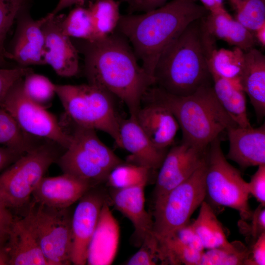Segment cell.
Wrapping results in <instances>:
<instances>
[{
    "mask_svg": "<svg viewBox=\"0 0 265 265\" xmlns=\"http://www.w3.org/2000/svg\"><path fill=\"white\" fill-rule=\"evenodd\" d=\"M78 46L84 56L88 83L119 98L130 115L135 117L144 93L155 82L139 64L128 39L116 30L102 39L81 40Z\"/></svg>",
    "mask_w": 265,
    "mask_h": 265,
    "instance_id": "cell-1",
    "label": "cell"
},
{
    "mask_svg": "<svg viewBox=\"0 0 265 265\" xmlns=\"http://www.w3.org/2000/svg\"><path fill=\"white\" fill-rule=\"evenodd\" d=\"M208 13L196 0H171L140 14L121 15L116 30L128 39L154 80L155 69L164 50L189 24Z\"/></svg>",
    "mask_w": 265,
    "mask_h": 265,
    "instance_id": "cell-2",
    "label": "cell"
},
{
    "mask_svg": "<svg viewBox=\"0 0 265 265\" xmlns=\"http://www.w3.org/2000/svg\"><path fill=\"white\" fill-rule=\"evenodd\" d=\"M216 47V39L205 29L202 18L192 22L160 55L154 71V85L180 96L212 85L208 60Z\"/></svg>",
    "mask_w": 265,
    "mask_h": 265,
    "instance_id": "cell-3",
    "label": "cell"
},
{
    "mask_svg": "<svg viewBox=\"0 0 265 265\" xmlns=\"http://www.w3.org/2000/svg\"><path fill=\"white\" fill-rule=\"evenodd\" d=\"M143 96L168 107L182 131V142L199 149L206 150L221 132L238 126L219 104L212 84L185 96L170 94L154 85Z\"/></svg>",
    "mask_w": 265,
    "mask_h": 265,
    "instance_id": "cell-4",
    "label": "cell"
},
{
    "mask_svg": "<svg viewBox=\"0 0 265 265\" xmlns=\"http://www.w3.org/2000/svg\"><path fill=\"white\" fill-rule=\"evenodd\" d=\"M55 91L68 117L75 125L102 131L119 146L121 118L116 111L112 94L88 83L55 84Z\"/></svg>",
    "mask_w": 265,
    "mask_h": 265,
    "instance_id": "cell-5",
    "label": "cell"
},
{
    "mask_svg": "<svg viewBox=\"0 0 265 265\" xmlns=\"http://www.w3.org/2000/svg\"><path fill=\"white\" fill-rule=\"evenodd\" d=\"M57 161L63 173L96 186L106 182L111 170L123 161L100 140L95 130L75 125L70 144Z\"/></svg>",
    "mask_w": 265,
    "mask_h": 265,
    "instance_id": "cell-6",
    "label": "cell"
},
{
    "mask_svg": "<svg viewBox=\"0 0 265 265\" xmlns=\"http://www.w3.org/2000/svg\"><path fill=\"white\" fill-rule=\"evenodd\" d=\"M206 197L213 205L228 207L238 212L240 219L251 216L247 182L240 171L232 166L224 156L219 136L209 145L206 159Z\"/></svg>",
    "mask_w": 265,
    "mask_h": 265,
    "instance_id": "cell-7",
    "label": "cell"
},
{
    "mask_svg": "<svg viewBox=\"0 0 265 265\" xmlns=\"http://www.w3.org/2000/svg\"><path fill=\"white\" fill-rule=\"evenodd\" d=\"M206 169L205 160L189 178L154 203L153 231L158 241L170 237L189 223L205 200Z\"/></svg>",
    "mask_w": 265,
    "mask_h": 265,
    "instance_id": "cell-8",
    "label": "cell"
},
{
    "mask_svg": "<svg viewBox=\"0 0 265 265\" xmlns=\"http://www.w3.org/2000/svg\"><path fill=\"white\" fill-rule=\"evenodd\" d=\"M59 157L52 145H36L0 174V193L10 208L18 209L27 203Z\"/></svg>",
    "mask_w": 265,
    "mask_h": 265,
    "instance_id": "cell-9",
    "label": "cell"
},
{
    "mask_svg": "<svg viewBox=\"0 0 265 265\" xmlns=\"http://www.w3.org/2000/svg\"><path fill=\"white\" fill-rule=\"evenodd\" d=\"M66 209L31 204L26 214L49 265L72 264V216Z\"/></svg>",
    "mask_w": 265,
    "mask_h": 265,
    "instance_id": "cell-10",
    "label": "cell"
},
{
    "mask_svg": "<svg viewBox=\"0 0 265 265\" xmlns=\"http://www.w3.org/2000/svg\"><path fill=\"white\" fill-rule=\"evenodd\" d=\"M23 79L11 87L0 107L11 115L27 134L44 138L67 149L71 141V133L67 132L46 108L26 96L23 89Z\"/></svg>",
    "mask_w": 265,
    "mask_h": 265,
    "instance_id": "cell-11",
    "label": "cell"
},
{
    "mask_svg": "<svg viewBox=\"0 0 265 265\" xmlns=\"http://www.w3.org/2000/svg\"><path fill=\"white\" fill-rule=\"evenodd\" d=\"M108 202L103 191L92 187L79 200L72 216V264H87L88 246L96 228L104 205Z\"/></svg>",
    "mask_w": 265,
    "mask_h": 265,
    "instance_id": "cell-12",
    "label": "cell"
},
{
    "mask_svg": "<svg viewBox=\"0 0 265 265\" xmlns=\"http://www.w3.org/2000/svg\"><path fill=\"white\" fill-rule=\"evenodd\" d=\"M207 150V148L201 150L182 142L166 153L156 180L154 203L189 178L205 162Z\"/></svg>",
    "mask_w": 265,
    "mask_h": 265,
    "instance_id": "cell-13",
    "label": "cell"
},
{
    "mask_svg": "<svg viewBox=\"0 0 265 265\" xmlns=\"http://www.w3.org/2000/svg\"><path fill=\"white\" fill-rule=\"evenodd\" d=\"M26 6V3L16 17V31L9 49H6V57L16 62L20 66L45 65L42 26L51 14L50 13L38 20H34Z\"/></svg>",
    "mask_w": 265,
    "mask_h": 265,
    "instance_id": "cell-14",
    "label": "cell"
},
{
    "mask_svg": "<svg viewBox=\"0 0 265 265\" xmlns=\"http://www.w3.org/2000/svg\"><path fill=\"white\" fill-rule=\"evenodd\" d=\"M51 16L42 26L44 36L43 58L55 72L63 77L76 76L79 72L78 50L61 27L64 14Z\"/></svg>",
    "mask_w": 265,
    "mask_h": 265,
    "instance_id": "cell-15",
    "label": "cell"
},
{
    "mask_svg": "<svg viewBox=\"0 0 265 265\" xmlns=\"http://www.w3.org/2000/svg\"><path fill=\"white\" fill-rule=\"evenodd\" d=\"M145 185L122 189L112 188L110 200L115 209L128 218L134 227L136 244L157 239L153 231V219L145 206Z\"/></svg>",
    "mask_w": 265,
    "mask_h": 265,
    "instance_id": "cell-16",
    "label": "cell"
},
{
    "mask_svg": "<svg viewBox=\"0 0 265 265\" xmlns=\"http://www.w3.org/2000/svg\"><path fill=\"white\" fill-rule=\"evenodd\" d=\"M136 120L153 144L160 149H167L174 142L180 129L175 116L162 103L143 96Z\"/></svg>",
    "mask_w": 265,
    "mask_h": 265,
    "instance_id": "cell-17",
    "label": "cell"
},
{
    "mask_svg": "<svg viewBox=\"0 0 265 265\" xmlns=\"http://www.w3.org/2000/svg\"><path fill=\"white\" fill-rule=\"evenodd\" d=\"M89 182L63 173L55 177H44L34 190V201L48 207L66 209L95 187Z\"/></svg>",
    "mask_w": 265,
    "mask_h": 265,
    "instance_id": "cell-18",
    "label": "cell"
},
{
    "mask_svg": "<svg viewBox=\"0 0 265 265\" xmlns=\"http://www.w3.org/2000/svg\"><path fill=\"white\" fill-rule=\"evenodd\" d=\"M119 147L130 153L127 162L145 167L150 171L159 169L166 149L156 147L138 124L135 117L121 118Z\"/></svg>",
    "mask_w": 265,
    "mask_h": 265,
    "instance_id": "cell-19",
    "label": "cell"
},
{
    "mask_svg": "<svg viewBox=\"0 0 265 265\" xmlns=\"http://www.w3.org/2000/svg\"><path fill=\"white\" fill-rule=\"evenodd\" d=\"M229 148L226 159L240 168L265 164V124L257 128L238 126L228 129Z\"/></svg>",
    "mask_w": 265,
    "mask_h": 265,
    "instance_id": "cell-20",
    "label": "cell"
},
{
    "mask_svg": "<svg viewBox=\"0 0 265 265\" xmlns=\"http://www.w3.org/2000/svg\"><path fill=\"white\" fill-rule=\"evenodd\" d=\"M120 229L112 213L109 202L103 206L96 228L90 242L87 264L108 265L113 262L119 244Z\"/></svg>",
    "mask_w": 265,
    "mask_h": 265,
    "instance_id": "cell-21",
    "label": "cell"
},
{
    "mask_svg": "<svg viewBox=\"0 0 265 265\" xmlns=\"http://www.w3.org/2000/svg\"><path fill=\"white\" fill-rule=\"evenodd\" d=\"M6 246L9 265H49L26 215L15 218Z\"/></svg>",
    "mask_w": 265,
    "mask_h": 265,
    "instance_id": "cell-22",
    "label": "cell"
},
{
    "mask_svg": "<svg viewBox=\"0 0 265 265\" xmlns=\"http://www.w3.org/2000/svg\"><path fill=\"white\" fill-rule=\"evenodd\" d=\"M239 83L248 96L258 122H261L265 116V56L255 48L244 52Z\"/></svg>",
    "mask_w": 265,
    "mask_h": 265,
    "instance_id": "cell-23",
    "label": "cell"
},
{
    "mask_svg": "<svg viewBox=\"0 0 265 265\" xmlns=\"http://www.w3.org/2000/svg\"><path fill=\"white\" fill-rule=\"evenodd\" d=\"M202 21L206 30L216 40H222L244 52L254 48L256 42L253 32L233 18L226 9L209 12Z\"/></svg>",
    "mask_w": 265,
    "mask_h": 265,
    "instance_id": "cell-24",
    "label": "cell"
},
{
    "mask_svg": "<svg viewBox=\"0 0 265 265\" xmlns=\"http://www.w3.org/2000/svg\"><path fill=\"white\" fill-rule=\"evenodd\" d=\"M211 74L214 94L225 111L238 126L251 127L245 94L241 86L215 74Z\"/></svg>",
    "mask_w": 265,
    "mask_h": 265,
    "instance_id": "cell-25",
    "label": "cell"
},
{
    "mask_svg": "<svg viewBox=\"0 0 265 265\" xmlns=\"http://www.w3.org/2000/svg\"><path fill=\"white\" fill-rule=\"evenodd\" d=\"M199 207L198 215L191 224L205 249L229 246L231 242L212 206L204 200Z\"/></svg>",
    "mask_w": 265,
    "mask_h": 265,
    "instance_id": "cell-26",
    "label": "cell"
},
{
    "mask_svg": "<svg viewBox=\"0 0 265 265\" xmlns=\"http://www.w3.org/2000/svg\"><path fill=\"white\" fill-rule=\"evenodd\" d=\"M244 52L239 48H215L208 60L211 73L240 86L239 80L244 65Z\"/></svg>",
    "mask_w": 265,
    "mask_h": 265,
    "instance_id": "cell-27",
    "label": "cell"
},
{
    "mask_svg": "<svg viewBox=\"0 0 265 265\" xmlns=\"http://www.w3.org/2000/svg\"><path fill=\"white\" fill-rule=\"evenodd\" d=\"M120 4V1L116 0H93L88 2V8L95 28L94 40L105 38L116 30L121 16Z\"/></svg>",
    "mask_w": 265,
    "mask_h": 265,
    "instance_id": "cell-28",
    "label": "cell"
},
{
    "mask_svg": "<svg viewBox=\"0 0 265 265\" xmlns=\"http://www.w3.org/2000/svg\"><path fill=\"white\" fill-rule=\"evenodd\" d=\"M203 252L181 243L173 236L158 241V259L164 265H200Z\"/></svg>",
    "mask_w": 265,
    "mask_h": 265,
    "instance_id": "cell-29",
    "label": "cell"
},
{
    "mask_svg": "<svg viewBox=\"0 0 265 265\" xmlns=\"http://www.w3.org/2000/svg\"><path fill=\"white\" fill-rule=\"evenodd\" d=\"M61 27L63 33L69 37L88 41L95 39L93 20L88 7L77 6L64 16Z\"/></svg>",
    "mask_w": 265,
    "mask_h": 265,
    "instance_id": "cell-30",
    "label": "cell"
},
{
    "mask_svg": "<svg viewBox=\"0 0 265 265\" xmlns=\"http://www.w3.org/2000/svg\"><path fill=\"white\" fill-rule=\"evenodd\" d=\"M150 171L145 167L123 161L111 170L106 182L113 189L146 185Z\"/></svg>",
    "mask_w": 265,
    "mask_h": 265,
    "instance_id": "cell-31",
    "label": "cell"
},
{
    "mask_svg": "<svg viewBox=\"0 0 265 265\" xmlns=\"http://www.w3.org/2000/svg\"><path fill=\"white\" fill-rule=\"evenodd\" d=\"M29 136L20 129L8 112L0 107V144L25 154L36 145Z\"/></svg>",
    "mask_w": 265,
    "mask_h": 265,
    "instance_id": "cell-32",
    "label": "cell"
},
{
    "mask_svg": "<svg viewBox=\"0 0 265 265\" xmlns=\"http://www.w3.org/2000/svg\"><path fill=\"white\" fill-rule=\"evenodd\" d=\"M248 253L249 248L235 240L228 246L204 251L200 265H244Z\"/></svg>",
    "mask_w": 265,
    "mask_h": 265,
    "instance_id": "cell-33",
    "label": "cell"
},
{
    "mask_svg": "<svg viewBox=\"0 0 265 265\" xmlns=\"http://www.w3.org/2000/svg\"><path fill=\"white\" fill-rule=\"evenodd\" d=\"M235 12V18L253 32L265 24V0H228Z\"/></svg>",
    "mask_w": 265,
    "mask_h": 265,
    "instance_id": "cell-34",
    "label": "cell"
},
{
    "mask_svg": "<svg viewBox=\"0 0 265 265\" xmlns=\"http://www.w3.org/2000/svg\"><path fill=\"white\" fill-rule=\"evenodd\" d=\"M23 89L28 98L45 108L55 94V84L47 77L33 72L24 78Z\"/></svg>",
    "mask_w": 265,
    "mask_h": 265,
    "instance_id": "cell-35",
    "label": "cell"
},
{
    "mask_svg": "<svg viewBox=\"0 0 265 265\" xmlns=\"http://www.w3.org/2000/svg\"><path fill=\"white\" fill-rule=\"evenodd\" d=\"M238 225L239 232L252 244L265 233V206L260 204L249 220L240 219Z\"/></svg>",
    "mask_w": 265,
    "mask_h": 265,
    "instance_id": "cell-36",
    "label": "cell"
},
{
    "mask_svg": "<svg viewBox=\"0 0 265 265\" xmlns=\"http://www.w3.org/2000/svg\"><path fill=\"white\" fill-rule=\"evenodd\" d=\"M26 0H0V44L4 45L7 34Z\"/></svg>",
    "mask_w": 265,
    "mask_h": 265,
    "instance_id": "cell-37",
    "label": "cell"
},
{
    "mask_svg": "<svg viewBox=\"0 0 265 265\" xmlns=\"http://www.w3.org/2000/svg\"><path fill=\"white\" fill-rule=\"evenodd\" d=\"M33 72L28 67L0 68V106L11 87L19 80Z\"/></svg>",
    "mask_w": 265,
    "mask_h": 265,
    "instance_id": "cell-38",
    "label": "cell"
},
{
    "mask_svg": "<svg viewBox=\"0 0 265 265\" xmlns=\"http://www.w3.org/2000/svg\"><path fill=\"white\" fill-rule=\"evenodd\" d=\"M158 259L157 249L150 243L143 242L139 249L127 260V265H155Z\"/></svg>",
    "mask_w": 265,
    "mask_h": 265,
    "instance_id": "cell-39",
    "label": "cell"
},
{
    "mask_svg": "<svg viewBox=\"0 0 265 265\" xmlns=\"http://www.w3.org/2000/svg\"><path fill=\"white\" fill-rule=\"evenodd\" d=\"M247 186L249 194L260 204L265 206V164L258 166L250 181L247 182Z\"/></svg>",
    "mask_w": 265,
    "mask_h": 265,
    "instance_id": "cell-40",
    "label": "cell"
},
{
    "mask_svg": "<svg viewBox=\"0 0 265 265\" xmlns=\"http://www.w3.org/2000/svg\"><path fill=\"white\" fill-rule=\"evenodd\" d=\"M171 236H173L185 245L200 251H205L199 237L189 222L177 230Z\"/></svg>",
    "mask_w": 265,
    "mask_h": 265,
    "instance_id": "cell-41",
    "label": "cell"
},
{
    "mask_svg": "<svg viewBox=\"0 0 265 265\" xmlns=\"http://www.w3.org/2000/svg\"><path fill=\"white\" fill-rule=\"evenodd\" d=\"M10 209L0 193V244H6L15 220Z\"/></svg>",
    "mask_w": 265,
    "mask_h": 265,
    "instance_id": "cell-42",
    "label": "cell"
},
{
    "mask_svg": "<svg viewBox=\"0 0 265 265\" xmlns=\"http://www.w3.org/2000/svg\"><path fill=\"white\" fill-rule=\"evenodd\" d=\"M265 265V233L251 244L244 265Z\"/></svg>",
    "mask_w": 265,
    "mask_h": 265,
    "instance_id": "cell-43",
    "label": "cell"
},
{
    "mask_svg": "<svg viewBox=\"0 0 265 265\" xmlns=\"http://www.w3.org/2000/svg\"><path fill=\"white\" fill-rule=\"evenodd\" d=\"M167 0H138L128 5L129 13L136 12H147L160 6L167 2Z\"/></svg>",
    "mask_w": 265,
    "mask_h": 265,
    "instance_id": "cell-44",
    "label": "cell"
},
{
    "mask_svg": "<svg viewBox=\"0 0 265 265\" xmlns=\"http://www.w3.org/2000/svg\"><path fill=\"white\" fill-rule=\"evenodd\" d=\"M23 154L5 146L0 147V171L13 163Z\"/></svg>",
    "mask_w": 265,
    "mask_h": 265,
    "instance_id": "cell-45",
    "label": "cell"
},
{
    "mask_svg": "<svg viewBox=\"0 0 265 265\" xmlns=\"http://www.w3.org/2000/svg\"><path fill=\"white\" fill-rule=\"evenodd\" d=\"M92 0H59L56 7L51 13L55 15L63 9L67 7L73 5L76 6H83L85 2Z\"/></svg>",
    "mask_w": 265,
    "mask_h": 265,
    "instance_id": "cell-46",
    "label": "cell"
},
{
    "mask_svg": "<svg viewBox=\"0 0 265 265\" xmlns=\"http://www.w3.org/2000/svg\"><path fill=\"white\" fill-rule=\"evenodd\" d=\"M209 12H217L225 10L224 0H199Z\"/></svg>",
    "mask_w": 265,
    "mask_h": 265,
    "instance_id": "cell-47",
    "label": "cell"
},
{
    "mask_svg": "<svg viewBox=\"0 0 265 265\" xmlns=\"http://www.w3.org/2000/svg\"><path fill=\"white\" fill-rule=\"evenodd\" d=\"M256 43H258L262 47H265V24L257 28L253 32Z\"/></svg>",
    "mask_w": 265,
    "mask_h": 265,
    "instance_id": "cell-48",
    "label": "cell"
},
{
    "mask_svg": "<svg viewBox=\"0 0 265 265\" xmlns=\"http://www.w3.org/2000/svg\"><path fill=\"white\" fill-rule=\"evenodd\" d=\"M10 257L6 244H0V265H9Z\"/></svg>",
    "mask_w": 265,
    "mask_h": 265,
    "instance_id": "cell-49",
    "label": "cell"
},
{
    "mask_svg": "<svg viewBox=\"0 0 265 265\" xmlns=\"http://www.w3.org/2000/svg\"><path fill=\"white\" fill-rule=\"evenodd\" d=\"M6 50L4 45L0 44V60L4 62H8L6 57Z\"/></svg>",
    "mask_w": 265,
    "mask_h": 265,
    "instance_id": "cell-50",
    "label": "cell"
},
{
    "mask_svg": "<svg viewBox=\"0 0 265 265\" xmlns=\"http://www.w3.org/2000/svg\"><path fill=\"white\" fill-rule=\"evenodd\" d=\"M13 67L9 62H4L0 60V68Z\"/></svg>",
    "mask_w": 265,
    "mask_h": 265,
    "instance_id": "cell-51",
    "label": "cell"
},
{
    "mask_svg": "<svg viewBox=\"0 0 265 265\" xmlns=\"http://www.w3.org/2000/svg\"><path fill=\"white\" fill-rule=\"evenodd\" d=\"M120 2H125L128 4V5H131L138 0H116Z\"/></svg>",
    "mask_w": 265,
    "mask_h": 265,
    "instance_id": "cell-52",
    "label": "cell"
}]
</instances>
